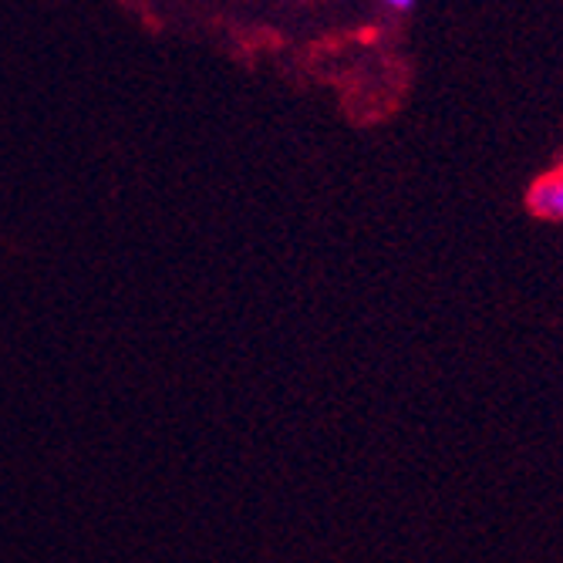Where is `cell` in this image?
<instances>
[{
  "label": "cell",
  "mask_w": 563,
  "mask_h": 563,
  "mask_svg": "<svg viewBox=\"0 0 563 563\" xmlns=\"http://www.w3.org/2000/svg\"><path fill=\"white\" fill-rule=\"evenodd\" d=\"M527 207L543 223H563V176L560 173L540 176L527 192Z\"/></svg>",
  "instance_id": "1"
},
{
  "label": "cell",
  "mask_w": 563,
  "mask_h": 563,
  "mask_svg": "<svg viewBox=\"0 0 563 563\" xmlns=\"http://www.w3.org/2000/svg\"><path fill=\"white\" fill-rule=\"evenodd\" d=\"M378 4L388 8V11H395V14H408V11H416L419 0H378Z\"/></svg>",
  "instance_id": "2"
},
{
  "label": "cell",
  "mask_w": 563,
  "mask_h": 563,
  "mask_svg": "<svg viewBox=\"0 0 563 563\" xmlns=\"http://www.w3.org/2000/svg\"><path fill=\"white\" fill-rule=\"evenodd\" d=\"M553 173H560V176H563V156H560V163H556V169H553Z\"/></svg>",
  "instance_id": "3"
}]
</instances>
